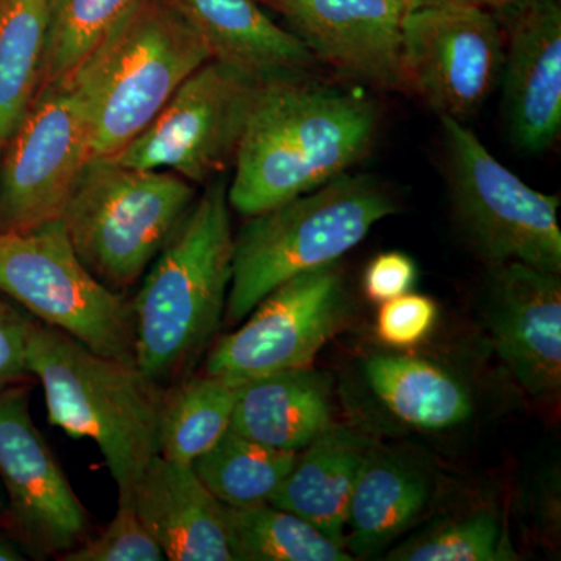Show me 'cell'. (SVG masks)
Instances as JSON below:
<instances>
[{"instance_id":"cell-1","label":"cell","mask_w":561,"mask_h":561,"mask_svg":"<svg viewBox=\"0 0 561 561\" xmlns=\"http://www.w3.org/2000/svg\"><path fill=\"white\" fill-rule=\"evenodd\" d=\"M371 99L311 80L265 81L228 183L232 209L251 217L316 191L367 157L378 131Z\"/></svg>"},{"instance_id":"cell-2","label":"cell","mask_w":561,"mask_h":561,"mask_svg":"<svg viewBox=\"0 0 561 561\" xmlns=\"http://www.w3.org/2000/svg\"><path fill=\"white\" fill-rule=\"evenodd\" d=\"M234 236L228 181H209L130 301L136 365L153 381L179 378L201 356L227 309Z\"/></svg>"},{"instance_id":"cell-3","label":"cell","mask_w":561,"mask_h":561,"mask_svg":"<svg viewBox=\"0 0 561 561\" xmlns=\"http://www.w3.org/2000/svg\"><path fill=\"white\" fill-rule=\"evenodd\" d=\"M27 364L43 386L51 426L94 442L116 482L117 502H133L136 483L158 456L161 383L135 362L102 356L32 316Z\"/></svg>"},{"instance_id":"cell-4","label":"cell","mask_w":561,"mask_h":561,"mask_svg":"<svg viewBox=\"0 0 561 561\" xmlns=\"http://www.w3.org/2000/svg\"><path fill=\"white\" fill-rule=\"evenodd\" d=\"M397 213V201L381 181L348 172L247 217L234 236L227 319L245 320L284 280L339 262L376 224Z\"/></svg>"},{"instance_id":"cell-5","label":"cell","mask_w":561,"mask_h":561,"mask_svg":"<svg viewBox=\"0 0 561 561\" xmlns=\"http://www.w3.org/2000/svg\"><path fill=\"white\" fill-rule=\"evenodd\" d=\"M209 60L205 41L172 7L146 0L69 84L83 110L92 158L116 157Z\"/></svg>"},{"instance_id":"cell-6","label":"cell","mask_w":561,"mask_h":561,"mask_svg":"<svg viewBox=\"0 0 561 561\" xmlns=\"http://www.w3.org/2000/svg\"><path fill=\"white\" fill-rule=\"evenodd\" d=\"M194 203V184L175 173L92 158L61 221L84 268L121 290L147 272Z\"/></svg>"},{"instance_id":"cell-7","label":"cell","mask_w":561,"mask_h":561,"mask_svg":"<svg viewBox=\"0 0 561 561\" xmlns=\"http://www.w3.org/2000/svg\"><path fill=\"white\" fill-rule=\"evenodd\" d=\"M440 119L454 213L474 250L490 267L522 262L560 275L559 195L527 186L465 122Z\"/></svg>"},{"instance_id":"cell-8","label":"cell","mask_w":561,"mask_h":561,"mask_svg":"<svg viewBox=\"0 0 561 561\" xmlns=\"http://www.w3.org/2000/svg\"><path fill=\"white\" fill-rule=\"evenodd\" d=\"M0 294L95 353L136 364L130 301L84 268L61 220L0 232Z\"/></svg>"},{"instance_id":"cell-9","label":"cell","mask_w":561,"mask_h":561,"mask_svg":"<svg viewBox=\"0 0 561 561\" xmlns=\"http://www.w3.org/2000/svg\"><path fill=\"white\" fill-rule=\"evenodd\" d=\"M265 81L217 60L191 73L149 127L110 160L165 171L194 184L230 165Z\"/></svg>"},{"instance_id":"cell-10","label":"cell","mask_w":561,"mask_h":561,"mask_svg":"<svg viewBox=\"0 0 561 561\" xmlns=\"http://www.w3.org/2000/svg\"><path fill=\"white\" fill-rule=\"evenodd\" d=\"M249 316L209 351L205 375L241 386L272 373L312 367L350 317L339 262L284 280Z\"/></svg>"},{"instance_id":"cell-11","label":"cell","mask_w":561,"mask_h":561,"mask_svg":"<svg viewBox=\"0 0 561 561\" xmlns=\"http://www.w3.org/2000/svg\"><path fill=\"white\" fill-rule=\"evenodd\" d=\"M504 47L493 11L454 2L412 7L402 21L404 91L440 117L468 121L500 84Z\"/></svg>"},{"instance_id":"cell-12","label":"cell","mask_w":561,"mask_h":561,"mask_svg":"<svg viewBox=\"0 0 561 561\" xmlns=\"http://www.w3.org/2000/svg\"><path fill=\"white\" fill-rule=\"evenodd\" d=\"M92 160L90 135L70 87L41 88L0 153V232L61 220Z\"/></svg>"},{"instance_id":"cell-13","label":"cell","mask_w":561,"mask_h":561,"mask_svg":"<svg viewBox=\"0 0 561 561\" xmlns=\"http://www.w3.org/2000/svg\"><path fill=\"white\" fill-rule=\"evenodd\" d=\"M28 383L0 390V479L11 537L31 556L58 557L88 540L90 516L32 419Z\"/></svg>"},{"instance_id":"cell-14","label":"cell","mask_w":561,"mask_h":561,"mask_svg":"<svg viewBox=\"0 0 561 561\" xmlns=\"http://www.w3.org/2000/svg\"><path fill=\"white\" fill-rule=\"evenodd\" d=\"M324 62L351 80L382 91H404L402 21L408 0H260Z\"/></svg>"},{"instance_id":"cell-15","label":"cell","mask_w":561,"mask_h":561,"mask_svg":"<svg viewBox=\"0 0 561 561\" xmlns=\"http://www.w3.org/2000/svg\"><path fill=\"white\" fill-rule=\"evenodd\" d=\"M483 321L502 362L530 397L560 389V275L522 262L491 267Z\"/></svg>"},{"instance_id":"cell-16","label":"cell","mask_w":561,"mask_h":561,"mask_svg":"<svg viewBox=\"0 0 561 561\" xmlns=\"http://www.w3.org/2000/svg\"><path fill=\"white\" fill-rule=\"evenodd\" d=\"M502 106L516 149L541 153L561 131V5L527 0L507 11Z\"/></svg>"},{"instance_id":"cell-17","label":"cell","mask_w":561,"mask_h":561,"mask_svg":"<svg viewBox=\"0 0 561 561\" xmlns=\"http://www.w3.org/2000/svg\"><path fill=\"white\" fill-rule=\"evenodd\" d=\"M133 505L165 560L234 561L225 504L203 485L192 465L154 457L136 483Z\"/></svg>"},{"instance_id":"cell-18","label":"cell","mask_w":561,"mask_h":561,"mask_svg":"<svg viewBox=\"0 0 561 561\" xmlns=\"http://www.w3.org/2000/svg\"><path fill=\"white\" fill-rule=\"evenodd\" d=\"M205 41L213 60L262 81L302 76L317 65L308 47L260 0H164Z\"/></svg>"},{"instance_id":"cell-19","label":"cell","mask_w":561,"mask_h":561,"mask_svg":"<svg viewBox=\"0 0 561 561\" xmlns=\"http://www.w3.org/2000/svg\"><path fill=\"white\" fill-rule=\"evenodd\" d=\"M332 424L330 379L309 367L241 383L230 427L250 440L298 453Z\"/></svg>"},{"instance_id":"cell-20","label":"cell","mask_w":561,"mask_h":561,"mask_svg":"<svg viewBox=\"0 0 561 561\" xmlns=\"http://www.w3.org/2000/svg\"><path fill=\"white\" fill-rule=\"evenodd\" d=\"M370 448L365 435L343 424H332L297 457L268 504L301 516L345 548L351 493Z\"/></svg>"},{"instance_id":"cell-21","label":"cell","mask_w":561,"mask_h":561,"mask_svg":"<svg viewBox=\"0 0 561 561\" xmlns=\"http://www.w3.org/2000/svg\"><path fill=\"white\" fill-rule=\"evenodd\" d=\"M431 496L423 471L393 454L368 449L351 493L343 546L354 560L381 551L419 522Z\"/></svg>"},{"instance_id":"cell-22","label":"cell","mask_w":561,"mask_h":561,"mask_svg":"<svg viewBox=\"0 0 561 561\" xmlns=\"http://www.w3.org/2000/svg\"><path fill=\"white\" fill-rule=\"evenodd\" d=\"M362 370L383 408L416 430H451L470 420L474 411L467 386L434 362L375 354Z\"/></svg>"},{"instance_id":"cell-23","label":"cell","mask_w":561,"mask_h":561,"mask_svg":"<svg viewBox=\"0 0 561 561\" xmlns=\"http://www.w3.org/2000/svg\"><path fill=\"white\" fill-rule=\"evenodd\" d=\"M146 0H47L41 88L69 87Z\"/></svg>"},{"instance_id":"cell-24","label":"cell","mask_w":561,"mask_h":561,"mask_svg":"<svg viewBox=\"0 0 561 561\" xmlns=\"http://www.w3.org/2000/svg\"><path fill=\"white\" fill-rule=\"evenodd\" d=\"M239 389L205 375L173 383L162 393L158 421V456L192 465L231 426Z\"/></svg>"},{"instance_id":"cell-25","label":"cell","mask_w":561,"mask_h":561,"mask_svg":"<svg viewBox=\"0 0 561 561\" xmlns=\"http://www.w3.org/2000/svg\"><path fill=\"white\" fill-rule=\"evenodd\" d=\"M47 0H0V153L43 79Z\"/></svg>"},{"instance_id":"cell-26","label":"cell","mask_w":561,"mask_h":561,"mask_svg":"<svg viewBox=\"0 0 561 561\" xmlns=\"http://www.w3.org/2000/svg\"><path fill=\"white\" fill-rule=\"evenodd\" d=\"M298 453L271 448L231 427L220 440L192 461L198 478L228 507L268 504L289 476Z\"/></svg>"},{"instance_id":"cell-27","label":"cell","mask_w":561,"mask_h":561,"mask_svg":"<svg viewBox=\"0 0 561 561\" xmlns=\"http://www.w3.org/2000/svg\"><path fill=\"white\" fill-rule=\"evenodd\" d=\"M228 542L234 561H353L316 526L271 504L225 505Z\"/></svg>"},{"instance_id":"cell-28","label":"cell","mask_w":561,"mask_h":561,"mask_svg":"<svg viewBox=\"0 0 561 561\" xmlns=\"http://www.w3.org/2000/svg\"><path fill=\"white\" fill-rule=\"evenodd\" d=\"M393 561H512L518 553L496 513L479 511L413 535L386 557Z\"/></svg>"},{"instance_id":"cell-29","label":"cell","mask_w":561,"mask_h":561,"mask_svg":"<svg viewBox=\"0 0 561 561\" xmlns=\"http://www.w3.org/2000/svg\"><path fill=\"white\" fill-rule=\"evenodd\" d=\"M61 561H161L160 545L140 522L133 502H117L113 522L99 537L58 557Z\"/></svg>"},{"instance_id":"cell-30","label":"cell","mask_w":561,"mask_h":561,"mask_svg":"<svg viewBox=\"0 0 561 561\" xmlns=\"http://www.w3.org/2000/svg\"><path fill=\"white\" fill-rule=\"evenodd\" d=\"M438 308L430 297L404 294L381 302L376 334L379 341L394 348L419 345L434 330Z\"/></svg>"},{"instance_id":"cell-31","label":"cell","mask_w":561,"mask_h":561,"mask_svg":"<svg viewBox=\"0 0 561 561\" xmlns=\"http://www.w3.org/2000/svg\"><path fill=\"white\" fill-rule=\"evenodd\" d=\"M28 319L24 309L0 294V390L33 381L27 364Z\"/></svg>"},{"instance_id":"cell-32","label":"cell","mask_w":561,"mask_h":561,"mask_svg":"<svg viewBox=\"0 0 561 561\" xmlns=\"http://www.w3.org/2000/svg\"><path fill=\"white\" fill-rule=\"evenodd\" d=\"M416 265L400 251L381 253L368 264L364 276V289L371 301L386 302L408 294L415 284Z\"/></svg>"},{"instance_id":"cell-33","label":"cell","mask_w":561,"mask_h":561,"mask_svg":"<svg viewBox=\"0 0 561 561\" xmlns=\"http://www.w3.org/2000/svg\"><path fill=\"white\" fill-rule=\"evenodd\" d=\"M409 5L419 7V5H430V3H471V5L482 7V9H486L493 11V13H507L516 7L523 5L527 0H408Z\"/></svg>"},{"instance_id":"cell-34","label":"cell","mask_w":561,"mask_h":561,"mask_svg":"<svg viewBox=\"0 0 561 561\" xmlns=\"http://www.w3.org/2000/svg\"><path fill=\"white\" fill-rule=\"evenodd\" d=\"M24 552L21 551L20 545L14 542V538L0 534V561H24Z\"/></svg>"}]
</instances>
